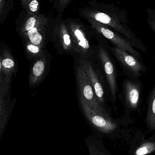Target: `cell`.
<instances>
[{
    "mask_svg": "<svg viewBox=\"0 0 155 155\" xmlns=\"http://www.w3.org/2000/svg\"><path fill=\"white\" fill-rule=\"evenodd\" d=\"M97 35V34H96ZM99 42L98 58L106 77L112 100L115 102L117 92V73L113 56L106 47L103 39L97 35Z\"/></svg>",
    "mask_w": 155,
    "mask_h": 155,
    "instance_id": "5",
    "label": "cell"
},
{
    "mask_svg": "<svg viewBox=\"0 0 155 155\" xmlns=\"http://www.w3.org/2000/svg\"><path fill=\"white\" fill-rule=\"evenodd\" d=\"M51 40L60 52L73 55L79 59L78 51L66 21L60 20L55 23Z\"/></svg>",
    "mask_w": 155,
    "mask_h": 155,
    "instance_id": "8",
    "label": "cell"
},
{
    "mask_svg": "<svg viewBox=\"0 0 155 155\" xmlns=\"http://www.w3.org/2000/svg\"><path fill=\"white\" fill-rule=\"evenodd\" d=\"M89 155H112L106 148L103 142L94 136L85 138Z\"/></svg>",
    "mask_w": 155,
    "mask_h": 155,
    "instance_id": "13",
    "label": "cell"
},
{
    "mask_svg": "<svg viewBox=\"0 0 155 155\" xmlns=\"http://www.w3.org/2000/svg\"><path fill=\"white\" fill-rule=\"evenodd\" d=\"M78 61L86 71L91 82L99 103L106 109V85L104 77L97 68L96 63H92L91 61L84 59H80Z\"/></svg>",
    "mask_w": 155,
    "mask_h": 155,
    "instance_id": "9",
    "label": "cell"
},
{
    "mask_svg": "<svg viewBox=\"0 0 155 155\" xmlns=\"http://www.w3.org/2000/svg\"><path fill=\"white\" fill-rule=\"evenodd\" d=\"M155 150V143L147 142L141 145L135 151V155H146Z\"/></svg>",
    "mask_w": 155,
    "mask_h": 155,
    "instance_id": "19",
    "label": "cell"
},
{
    "mask_svg": "<svg viewBox=\"0 0 155 155\" xmlns=\"http://www.w3.org/2000/svg\"><path fill=\"white\" fill-rule=\"evenodd\" d=\"M26 8L29 15H38L39 11V3L37 0L26 1Z\"/></svg>",
    "mask_w": 155,
    "mask_h": 155,
    "instance_id": "20",
    "label": "cell"
},
{
    "mask_svg": "<svg viewBox=\"0 0 155 155\" xmlns=\"http://www.w3.org/2000/svg\"><path fill=\"white\" fill-rule=\"evenodd\" d=\"M147 12L148 14L147 23L154 32L155 36V8H148Z\"/></svg>",
    "mask_w": 155,
    "mask_h": 155,
    "instance_id": "21",
    "label": "cell"
},
{
    "mask_svg": "<svg viewBox=\"0 0 155 155\" xmlns=\"http://www.w3.org/2000/svg\"><path fill=\"white\" fill-rule=\"evenodd\" d=\"M147 123L151 130H155V82L149 98Z\"/></svg>",
    "mask_w": 155,
    "mask_h": 155,
    "instance_id": "15",
    "label": "cell"
},
{
    "mask_svg": "<svg viewBox=\"0 0 155 155\" xmlns=\"http://www.w3.org/2000/svg\"><path fill=\"white\" fill-rule=\"evenodd\" d=\"M78 62L75 68L78 97L82 99L93 110L110 117L106 109L100 105L97 99L90 80L82 66Z\"/></svg>",
    "mask_w": 155,
    "mask_h": 155,
    "instance_id": "4",
    "label": "cell"
},
{
    "mask_svg": "<svg viewBox=\"0 0 155 155\" xmlns=\"http://www.w3.org/2000/svg\"><path fill=\"white\" fill-rule=\"evenodd\" d=\"M142 85L139 79L127 78L122 82L121 94L126 105L132 110L138 107Z\"/></svg>",
    "mask_w": 155,
    "mask_h": 155,
    "instance_id": "10",
    "label": "cell"
},
{
    "mask_svg": "<svg viewBox=\"0 0 155 155\" xmlns=\"http://www.w3.org/2000/svg\"><path fill=\"white\" fill-rule=\"evenodd\" d=\"M47 68V61L44 57L38 58L32 67L30 75V83L31 85L38 84L44 77Z\"/></svg>",
    "mask_w": 155,
    "mask_h": 155,
    "instance_id": "14",
    "label": "cell"
},
{
    "mask_svg": "<svg viewBox=\"0 0 155 155\" xmlns=\"http://www.w3.org/2000/svg\"><path fill=\"white\" fill-rule=\"evenodd\" d=\"M66 21L78 54V60L84 59L96 63L98 60L99 44H95L97 37L94 31L78 20L68 19Z\"/></svg>",
    "mask_w": 155,
    "mask_h": 155,
    "instance_id": "2",
    "label": "cell"
},
{
    "mask_svg": "<svg viewBox=\"0 0 155 155\" xmlns=\"http://www.w3.org/2000/svg\"><path fill=\"white\" fill-rule=\"evenodd\" d=\"M78 98L81 113L89 125L94 130L104 134H109L117 129V123L112 121L110 117L96 112L82 99Z\"/></svg>",
    "mask_w": 155,
    "mask_h": 155,
    "instance_id": "7",
    "label": "cell"
},
{
    "mask_svg": "<svg viewBox=\"0 0 155 155\" xmlns=\"http://www.w3.org/2000/svg\"><path fill=\"white\" fill-rule=\"evenodd\" d=\"M48 19L41 17L36 27L31 30L28 31L24 36L28 37L27 42L39 46L44 47L48 38Z\"/></svg>",
    "mask_w": 155,
    "mask_h": 155,
    "instance_id": "11",
    "label": "cell"
},
{
    "mask_svg": "<svg viewBox=\"0 0 155 155\" xmlns=\"http://www.w3.org/2000/svg\"><path fill=\"white\" fill-rule=\"evenodd\" d=\"M91 7L81 11L86 19L93 20L110 27L126 38L134 48L142 52H147L146 46L130 27L126 11L112 4L95 2L91 4Z\"/></svg>",
    "mask_w": 155,
    "mask_h": 155,
    "instance_id": "1",
    "label": "cell"
},
{
    "mask_svg": "<svg viewBox=\"0 0 155 155\" xmlns=\"http://www.w3.org/2000/svg\"><path fill=\"white\" fill-rule=\"evenodd\" d=\"M26 44V52L29 56V58H38L42 57V48L31 44L30 42H27Z\"/></svg>",
    "mask_w": 155,
    "mask_h": 155,
    "instance_id": "18",
    "label": "cell"
},
{
    "mask_svg": "<svg viewBox=\"0 0 155 155\" xmlns=\"http://www.w3.org/2000/svg\"><path fill=\"white\" fill-rule=\"evenodd\" d=\"M101 38L110 54L120 65L123 73L128 78L138 79L142 74L146 73L147 68L142 63V61L116 46L110 45L105 39Z\"/></svg>",
    "mask_w": 155,
    "mask_h": 155,
    "instance_id": "3",
    "label": "cell"
},
{
    "mask_svg": "<svg viewBox=\"0 0 155 155\" xmlns=\"http://www.w3.org/2000/svg\"><path fill=\"white\" fill-rule=\"evenodd\" d=\"M40 16L38 15H29V17L28 18L27 20L23 23L21 29L22 34H24L28 32L29 31L31 30L36 27L38 24L40 18Z\"/></svg>",
    "mask_w": 155,
    "mask_h": 155,
    "instance_id": "17",
    "label": "cell"
},
{
    "mask_svg": "<svg viewBox=\"0 0 155 155\" xmlns=\"http://www.w3.org/2000/svg\"><path fill=\"white\" fill-rule=\"evenodd\" d=\"M90 27L97 35L103 38L109 43L116 46L135 58L141 60V54L135 49L134 46L125 37L108 26L90 19H87Z\"/></svg>",
    "mask_w": 155,
    "mask_h": 155,
    "instance_id": "6",
    "label": "cell"
},
{
    "mask_svg": "<svg viewBox=\"0 0 155 155\" xmlns=\"http://www.w3.org/2000/svg\"><path fill=\"white\" fill-rule=\"evenodd\" d=\"M14 106L11 103L8 98L5 95H1L0 101V137L5 131Z\"/></svg>",
    "mask_w": 155,
    "mask_h": 155,
    "instance_id": "12",
    "label": "cell"
},
{
    "mask_svg": "<svg viewBox=\"0 0 155 155\" xmlns=\"http://www.w3.org/2000/svg\"><path fill=\"white\" fill-rule=\"evenodd\" d=\"M8 54H4L2 55L3 56V58L1 57V71H3L4 73L6 83H8L9 79L10 78L12 77L11 73L14 71L15 70V62L14 60L8 56Z\"/></svg>",
    "mask_w": 155,
    "mask_h": 155,
    "instance_id": "16",
    "label": "cell"
}]
</instances>
